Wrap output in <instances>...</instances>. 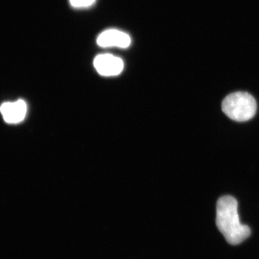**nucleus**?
<instances>
[{
	"label": "nucleus",
	"mask_w": 259,
	"mask_h": 259,
	"mask_svg": "<svg viewBox=\"0 0 259 259\" xmlns=\"http://www.w3.org/2000/svg\"><path fill=\"white\" fill-rule=\"evenodd\" d=\"M237 200L231 196H225L217 203L216 225L229 244H241L251 235L250 228L242 224L238 211Z\"/></svg>",
	"instance_id": "1"
},
{
	"label": "nucleus",
	"mask_w": 259,
	"mask_h": 259,
	"mask_svg": "<svg viewBox=\"0 0 259 259\" xmlns=\"http://www.w3.org/2000/svg\"><path fill=\"white\" fill-rule=\"evenodd\" d=\"M222 110L232 120L244 122L253 118L257 111V103L253 97L246 92L231 94L223 100Z\"/></svg>",
	"instance_id": "2"
},
{
	"label": "nucleus",
	"mask_w": 259,
	"mask_h": 259,
	"mask_svg": "<svg viewBox=\"0 0 259 259\" xmlns=\"http://www.w3.org/2000/svg\"><path fill=\"white\" fill-rule=\"evenodd\" d=\"M94 66L97 72L105 76L118 75L124 69V63L121 58L109 54L97 56L94 60Z\"/></svg>",
	"instance_id": "3"
},
{
	"label": "nucleus",
	"mask_w": 259,
	"mask_h": 259,
	"mask_svg": "<svg viewBox=\"0 0 259 259\" xmlns=\"http://www.w3.org/2000/svg\"><path fill=\"white\" fill-rule=\"evenodd\" d=\"M27 111V106L24 100L3 103L0 107L3 118L10 124H17L23 121Z\"/></svg>",
	"instance_id": "4"
},
{
	"label": "nucleus",
	"mask_w": 259,
	"mask_h": 259,
	"mask_svg": "<svg viewBox=\"0 0 259 259\" xmlns=\"http://www.w3.org/2000/svg\"><path fill=\"white\" fill-rule=\"evenodd\" d=\"M97 43L101 47L125 48L131 45V38L124 32L117 30H108L99 35Z\"/></svg>",
	"instance_id": "5"
},
{
	"label": "nucleus",
	"mask_w": 259,
	"mask_h": 259,
	"mask_svg": "<svg viewBox=\"0 0 259 259\" xmlns=\"http://www.w3.org/2000/svg\"><path fill=\"white\" fill-rule=\"evenodd\" d=\"M96 0H70V4L74 8H87L92 6Z\"/></svg>",
	"instance_id": "6"
}]
</instances>
